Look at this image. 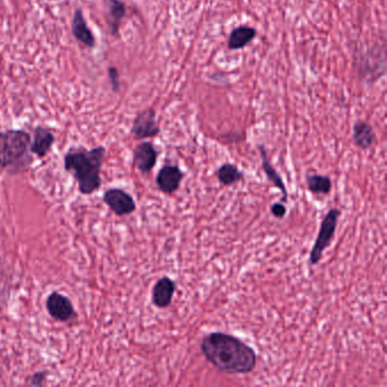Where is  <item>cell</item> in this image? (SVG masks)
<instances>
[{"instance_id": "obj_21", "label": "cell", "mask_w": 387, "mask_h": 387, "mask_svg": "<svg viewBox=\"0 0 387 387\" xmlns=\"http://www.w3.org/2000/svg\"><path fill=\"white\" fill-rule=\"evenodd\" d=\"M270 211H272V213H273L274 216L276 217V218H284L286 215V211H288V209H286V206L282 204H279V202H276V204H274L273 206H272V208H270Z\"/></svg>"}, {"instance_id": "obj_17", "label": "cell", "mask_w": 387, "mask_h": 387, "mask_svg": "<svg viewBox=\"0 0 387 387\" xmlns=\"http://www.w3.org/2000/svg\"><path fill=\"white\" fill-rule=\"evenodd\" d=\"M217 178L219 183L224 186L234 185L237 182L244 180V173L239 169L237 166L226 162L223 164L218 169H217Z\"/></svg>"}, {"instance_id": "obj_4", "label": "cell", "mask_w": 387, "mask_h": 387, "mask_svg": "<svg viewBox=\"0 0 387 387\" xmlns=\"http://www.w3.org/2000/svg\"><path fill=\"white\" fill-rule=\"evenodd\" d=\"M341 215H342V213H341L339 208H333L326 213V216L323 219L318 235H317L315 244L312 246L311 253H310L309 262L311 266H316L318 264L323 258L325 250L328 249V246L332 244Z\"/></svg>"}, {"instance_id": "obj_5", "label": "cell", "mask_w": 387, "mask_h": 387, "mask_svg": "<svg viewBox=\"0 0 387 387\" xmlns=\"http://www.w3.org/2000/svg\"><path fill=\"white\" fill-rule=\"evenodd\" d=\"M160 127L158 120H157L156 111L153 108L140 111L133 120L131 133L136 140L155 138L160 134Z\"/></svg>"}, {"instance_id": "obj_3", "label": "cell", "mask_w": 387, "mask_h": 387, "mask_svg": "<svg viewBox=\"0 0 387 387\" xmlns=\"http://www.w3.org/2000/svg\"><path fill=\"white\" fill-rule=\"evenodd\" d=\"M30 144V134L22 129L0 132V167L9 169L20 166L27 160Z\"/></svg>"}, {"instance_id": "obj_12", "label": "cell", "mask_w": 387, "mask_h": 387, "mask_svg": "<svg viewBox=\"0 0 387 387\" xmlns=\"http://www.w3.org/2000/svg\"><path fill=\"white\" fill-rule=\"evenodd\" d=\"M72 32L73 36L78 40V43L87 45L89 48L94 47L96 40H94V36H93L90 29L87 27L83 13L80 9H78L74 16H73Z\"/></svg>"}, {"instance_id": "obj_14", "label": "cell", "mask_w": 387, "mask_h": 387, "mask_svg": "<svg viewBox=\"0 0 387 387\" xmlns=\"http://www.w3.org/2000/svg\"><path fill=\"white\" fill-rule=\"evenodd\" d=\"M105 7L111 34L118 36L122 20L127 14L125 3L122 0H105Z\"/></svg>"}, {"instance_id": "obj_16", "label": "cell", "mask_w": 387, "mask_h": 387, "mask_svg": "<svg viewBox=\"0 0 387 387\" xmlns=\"http://www.w3.org/2000/svg\"><path fill=\"white\" fill-rule=\"evenodd\" d=\"M258 149L259 151H260L261 165H262L265 174L267 175L268 180H269L274 185L276 186L277 189L282 191V202H288V190H286L284 181H283L281 175L279 174V171L272 165V162H269L266 149H265L262 146H259Z\"/></svg>"}, {"instance_id": "obj_18", "label": "cell", "mask_w": 387, "mask_h": 387, "mask_svg": "<svg viewBox=\"0 0 387 387\" xmlns=\"http://www.w3.org/2000/svg\"><path fill=\"white\" fill-rule=\"evenodd\" d=\"M307 188L314 195H328L332 191V180L325 175H308Z\"/></svg>"}, {"instance_id": "obj_11", "label": "cell", "mask_w": 387, "mask_h": 387, "mask_svg": "<svg viewBox=\"0 0 387 387\" xmlns=\"http://www.w3.org/2000/svg\"><path fill=\"white\" fill-rule=\"evenodd\" d=\"M55 143V135L50 129L38 127L34 129V138L30 144L31 153H34L39 158H43L50 151Z\"/></svg>"}, {"instance_id": "obj_8", "label": "cell", "mask_w": 387, "mask_h": 387, "mask_svg": "<svg viewBox=\"0 0 387 387\" xmlns=\"http://www.w3.org/2000/svg\"><path fill=\"white\" fill-rule=\"evenodd\" d=\"M184 173L178 166H162L156 177L157 186L165 195H173L180 189Z\"/></svg>"}, {"instance_id": "obj_20", "label": "cell", "mask_w": 387, "mask_h": 387, "mask_svg": "<svg viewBox=\"0 0 387 387\" xmlns=\"http://www.w3.org/2000/svg\"><path fill=\"white\" fill-rule=\"evenodd\" d=\"M108 76L113 90L118 91V89H120V74H118V69L111 67V69H108Z\"/></svg>"}, {"instance_id": "obj_10", "label": "cell", "mask_w": 387, "mask_h": 387, "mask_svg": "<svg viewBox=\"0 0 387 387\" xmlns=\"http://www.w3.org/2000/svg\"><path fill=\"white\" fill-rule=\"evenodd\" d=\"M176 291V284L169 276H164L157 281L153 288V303L157 308L165 309L171 306Z\"/></svg>"}, {"instance_id": "obj_19", "label": "cell", "mask_w": 387, "mask_h": 387, "mask_svg": "<svg viewBox=\"0 0 387 387\" xmlns=\"http://www.w3.org/2000/svg\"><path fill=\"white\" fill-rule=\"evenodd\" d=\"M47 372H38L34 375L30 376L27 381V385L29 386H43L45 385V379H47Z\"/></svg>"}, {"instance_id": "obj_6", "label": "cell", "mask_w": 387, "mask_h": 387, "mask_svg": "<svg viewBox=\"0 0 387 387\" xmlns=\"http://www.w3.org/2000/svg\"><path fill=\"white\" fill-rule=\"evenodd\" d=\"M104 202L118 216L131 215L136 209V204L132 195L125 192L124 190H107L104 195Z\"/></svg>"}, {"instance_id": "obj_9", "label": "cell", "mask_w": 387, "mask_h": 387, "mask_svg": "<svg viewBox=\"0 0 387 387\" xmlns=\"http://www.w3.org/2000/svg\"><path fill=\"white\" fill-rule=\"evenodd\" d=\"M158 153L151 142H142L133 151V164L142 174L150 173L157 164Z\"/></svg>"}, {"instance_id": "obj_1", "label": "cell", "mask_w": 387, "mask_h": 387, "mask_svg": "<svg viewBox=\"0 0 387 387\" xmlns=\"http://www.w3.org/2000/svg\"><path fill=\"white\" fill-rule=\"evenodd\" d=\"M202 352L206 360L215 368L230 375L249 374L257 366V354L242 339L213 332L204 337Z\"/></svg>"}, {"instance_id": "obj_15", "label": "cell", "mask_w": 387, "mask_h": 387, "mask_svg": "<svg viewBox=\"0 0 387 387\" xmlns=\"http://www.w3.org/2000/svg\"><path fill=\"white\" fill-rule=\"evenodd\" d=\"M257 36V31L253 27L248 25L237 27V29L232 31L228 38L227 47L231 50H240L246 48Z\"/></svg>"}, {"instance_id": "obj_2", "label": "cell", "mask_w": 387, "mask_h": 387, "mask_svg": "<svg viewBox=\"0 0 387 387\" xmlns=\"http://www.w3.org/2000/svg\"><path fill=\"white\" fill-rule=\"evenodd\" d=\"M105 155L104 147H97L91 150L76 149L65 155L64 169L76 178L78 191L82 195H92L101 185L100 171Z\"/></svg>"}, {"instance_id": "obj_13", "label": "cell", "mask_w": 387, "mask_h": 387, "mask_svg": "<svg viewBox=\"0 0 387 387\" xmlns=\"http://www.w3.org/2000/svg\"><path fill=\"white\" fill-rule=\"evenodd\" d=\"M352 138H353L354 144L363 150H368L376 141L374 129L370 123H367L365 120H359L354 124Z\"/></svg>"}, {"instance_id": "obj_7", "label": "cell", "mask_w": 387, "mask_h": 387, "mask_svg": "<svg viewBox=\"0 0 387 387\" xmlns=\"http://www.w3.org/2000/svg\"><path fill=\"white\" fill-rule=\"evenodd\" d=\"M45 307L49 315L55 321H62V323L71 321L76 315L73 303L69 297L60 295L58 292H52L48 295L45 301Z\"/></svg>"}]
</instances>
